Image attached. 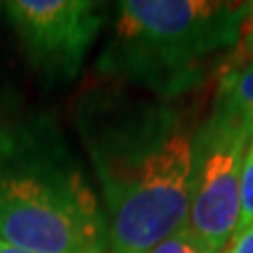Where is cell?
<instances>
[{
	"mask_svg": "<svg viewBox=\"0 0 253 253\" xmlns=\"http://www.w3.org/2000/svg\"><path fill=\"white\" fill-rule=\"evenodd\" d=\"M91 146L110 251L146 253L188 224L194 137L169 110H135Z\"/></svg>",
	"mask_w": 253,
	"mask_h": 253,
	"instance_id": "obj_1",
	"label": "cell"
},
{
	"mask_svg": "<svg viewBox=\"0 0 253 253\" xmlns=\"http://www.w3.org/2000/svg\"><path fill=\"white\" fill-rule=\"evenodd\" d=\"M249 4L125 0L99 70L161 95L181 93L201 81L209 59L239 46Z\"/></svg>",
	"mask_w": 253,
	"mask_h": 253,
	"instance_id": "obj_2",
	"label": "cell"
},
{
	"mask_svg": "<svg viewBox=\"0 0 253 253\" xmlns=\"http://www.w3.org/2000/svg\"><path fill=\"white\" fill-rule=\"evenodd\" d=\"M0 241L38 253H104L108 224L74 173L19 171L0 181Z\"/></svg>",
	"mask_w": 253,
	"mask_h": 253,
	"instance_id": "obj_3",
	"label": "cell"
},
{
	"mask_svg": "<svg viewBox=\"0 0 253 253\" xmlns=\"http://www.w3.org/2000/svg\"><path fill=\"white\" fill-rule=\"evenodd\" d=\"M249 137L247 126L217 106L194 137L192 201L186 226L217 251L239 224L241 167Z\"/></svg>",
	"mask_w": 253,
	"mask_h": 253,
	"instance_id": "obj_4",
	"label": "cell"
},
{
	"mask_svg": "<svg viewBox=\"0 0 253 253\" xmlns=\"http://www.w3.org/2000/svg\"><path fill=\"white\" fill-rule=\"evenodd\" d=\"M0 11L49 76L74 78L101 28L99 4L89 0H6Z\"/></svg>",
	"mask_w": 253,
	"mask_h": 253,
	"instance_id": "obj_5",
	"label": "cell"
},
{
	"mask_svg": "<svg viewBox=\"0 0 253 253\" xmlns=\"http://www.w3.org/2000/svg\"><path fill=\"white\" fill-rule=\"evenodd\" d=\"M217 108L247 126L253 135V51L239 49V57L224 70L217 89Z\"/></svg>",
	"mask_w": 253,
	"mask_h": 253,
	"instance_id": "obj_6",
	"label": "cell"
},
{
	"mask_svg": "<svg viewBox=\"0 0 253 253\" xmlns=\"http://www.w3.org/2000/svg\"><path fill=\"white\" fill-rule=\"evenodd\" d=\"M239 199H241V211H239V224L236 230H243L253 224V135L247 141L241 167V186H239Z\"/></svg>",
	"mask_w": 253,
	"mask_h": 253,
	"instance_id": "obj_7",
	"label": "cell"
},
{
	"mask_svg": "<svg viewBox=\"0 0 253 253\" xmlns=\"http://www.w3.org/2000/svg\"><path fill=\"white\" fill-rule=\"evenodd\" d=\"M146 253H219V251L213 249L199 234H194L188 226H184L181 230L173 232L167 239H163Z\"/></svg>",
	"mask_w": 253,
	"mask_h": 253,
	"instance_id": "obj_8",
	"label": "cell"
},
{
	"mask_svg": "<svg viewBox=\"0 0 253 253\" xmlns=\"http://www.w3.org/2000/svg\"><path fill=\"white\" fill-rule=\"evenodd\" d=\"M219 253H253V224L243 230H234Z\"/></svg>",
	"mask_w": 253,
	"mask_h": 253,
	"instance_id": "obj_9",
	"label": "cell"
},
{
	"mask_svg": "<svg viewBox=\"0 0 253 253\" xmlns=\"http://www.w3.org/2000/svg\"><path fill=\"white\" fill-rule=\"evenodd\" d=\"M239 49L253 51V2L249 4V13H247V19H245V26H243V36H241Z\"/></svg>",
	"mask_w": 253,
	"mask_h": 253,
	"instance_id": "obj_10",
	"label": "cell"
},
{
	"mask_svg": "<svg viewBox=\"0 0 253 253\" xmlns=\"http://www.w3.org/2000/svg\"><path fill=\"white\" fill-rule=\"evenodd\" d=\"M0 253H38V251H30V249L17 247V245H11V243L0 241Z\"/></svg>",
	"mask_w": 253,
	"mask_h": 253,
	"instance_id": "obj_11",
	"label": "cell"
}]
</instances>
